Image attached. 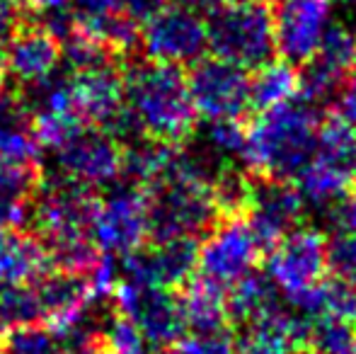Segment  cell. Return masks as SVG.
<instances>
[{"label":"cell","instance_id":"cell-14","mask_svg":"<svg viewBox=\"0 0 356 354\" xmlns=\"http://www.w3.org/2000/svg\"><path fill=\"white\" fill-rule=\"evenodd\" d=\"M197 238H168V241L143 243L138 250L124 257V272L129 282L175 291L197 272Z\"/></svg>","mask_w":356,"mask_h":354},{"label":"cell","instance_id":"cell-11","mask_svg":"<svg viewBox=\"0 0 356 354\" xmlns=\"http://www.w3.org/2000/svg\"><path fill=\"white\" fill-rule=\"evenodd\" d=\"M197 117L207 122L240 119L252 107V90L245 68L223 58H202L187 76Z\"/></svg>","mask_w":356,"mask_h":354},{"label":"cell","instance_id":"cell-1","mask_svg":"<svg viewBox=\"0 0 356 354\" xmlns=\"http://www.w3.org/2000/svg\"><path fill=\"white\" fill-rule=\"evenodd\" d=\"M124 97L138 131L160 143H182L194 131L197 109L182 68L158 61L124 71Z\"/></svg>","mask_w":356,"mask_h":354},{"label":"cell","instance_id":"cell-17","mask_svg":"<svg viewBox=\"0 0 356 354\" xmlns=\"http://www.w3.org/2000/svg\"><path fill=\"white\" fill-rule=\"evenodd\" d=\"M61 66V42L24 22L3 47V71L17 88L44 81Z\"/></svg>","mask_w":356,"mask_h":354},{"label":"cell","instance_id":"cell-30","mask_svg":"<svg viewBox=\"0 0 356 354\" xmlns=\"http://www.w3.org/2000/svg\"><path fill=\"white\" fill-rule=\"evenodd\" d=\"M24 22L44 29L61 44L78 32V15H75L71 0H27Z\"/></svg>","mask_w":356,"mask_h":354},{"label":"cell","instance_id":"cell-46","mask_svg":"<svg viewBox=\"0 0 356 354\" xmlns=\"http://www.w3.org/2000/svg\"><path fill=\"white\" fill-rule=\"evenodd\" d=\"M19 3H27V0H19Z\"/></svg>","mask_w":356,"mask_h":354},{"label":"cell","instance_id":"cell-31","mask_svg":"<svg viewBox=\"0 0 356 354\" xmlns=\"http://www.w3.org/2000/svg\"><path fill=\"white\" fill-rule=\"evenodd\" d=\"M102 340L112 354H155L153 345L145 340L143 332L129 318H124L117 308L104 325Z\"/></svg>","mask_w":356,"mask_h":354},{"label":"cell","instance_id":"cell-5","mask_svg":"<svg viewBox=\"0 0 356 354\" xmlns=\"http://www.w3.org/2000/svg\"><path fill=\"white\" fill-rule=\"evenodd\" d=\"M97 192L68 177H44L32 194L19 228L32 233L37 241H51L61 236H80L92 226L97 211Z\"/></svg>","mask_w":356,"mask_h":354},{"label":"cell","instance_id":"cell-43","mask_svg":"<svg viewBox=\"0 0 356 354\" xmlns=\"http://www.w3.org/2000/svg\"><path fill=\"white\" fill-rule=\"evenodd\" d=\"M0 73H3V47H0Z\"/></svg>","mask_w":356,"mask_h":354},{"label":"cell","instance_id":"cell-9","mask_svg":"<svg viewBox=\"0 0 356 354\" xmlns=\"http://www.w3.org/2000/svg\"><path fill=\"white\" fill-rule=\"evenodd\" d=\"M114 308L143 332L153 350H172L187 332L179 298L168 289L145 287L136 282H117L112 289Z\"/></svg>","mask_w":356,"mask_h":354},{"label":"cell","instance_id":"cell-33","mask_svg":"<svg viewBox=\"0 0 356 354\" xmlns=\"http://www.w3.org/2000/svg\"><path fill=\"white\" fill-rule=\"evenodd\" d=\"M172 354H235V335L228 325L187 330L172 347Z\"/></svg>","mask_w":356,"mask_h":354},{"label":"cell","instance_id":"cell-20","mask_svg":"<svg viewBox=\"0 0 356 354\" xmlns=\"http://www.w3.org/2000/svg\"><path fill=\"white\" fill-rule=\"evenodd\" d=\"M42 151L34 131V114L17 90L0 95V161L37 163Z\"/></svg>","mask_w":356,"mask_h":354},{"label":"cell","instance_id":"cell-41","mask_svg":"<svg viewBox=\"0 0 356 354\" xmlns=\"http://www.w3.org/2000/svg\"><path fill=\"white\" fill-rule=\"evenodd\" d=\"M61 354H112L109 347L104 345L102 337H92V340H83L75 342V345H68L66 350H61Z\"/></svg>","mask_w":356,"mask_h":354},{"label":"cell","instance_id":"cell-21","mask_svg":"<svg viewBox=\"0 0 356 354\" xmlns=\"http://www.w3.org/2000/svg\"><path fill=\"white\" fill-rule=\"evenodd\" d=\"M49 269L42 243L24 228H0V287L29 284Z\"/></svg>","mask_w":356,"mask_h":354},{"label":"cell","instance_id":"cell-38","mask_svg":"<svg viewBox=\"0 0 356 354\" xmlns=\"http://www.w3.org/2000/svg\"><path fill=\"white\" fill-rule=\"evenodd\" d=\"M75 15H78V24L88 22V19L107 17V15L122 13V0H71Z\"/></svg>","mask_w":356,"mask_h":354},{"label":"cell","instance_id":"cell-15","mask_svg":"<svg viewBox=\"0 0 356 354\" xmlns=\"http://www.w3.org/2000/svg\"><path fill=\"white\" fill-rule=\"evenodd\" d=\"M305 202L289 179H264L252 184L248 204V223L264 250H272L284 236L298 228Z\"/></svg>","mask_w":356,"mask_h":354},{"label":"cell","instance_id":"cell-34","mask_svg":"<svg viewBox=\"0 0 356 354\" xmlns=\"http://www.w3.org/2000/svg\"><path fill=\"white\" fill-rule=\"evenodd\" d=\"M245 141H248V129L240 124V119H220L209 122L207 131V148L216 158H243Z\"/></svg>","mask_w":356,"mask_h":354},{"label":"cell","instance_id":"cell-18","mask_svg":"<svg viewBox=\"0 0 356 354\" xmlns=\"http://www.w3.org/2000/svg\"><path fill=\"white\" fill-rule=\"evenodd\" d=\"M34 296H37L42 321L49 325H63L78 316L97 293L92 274L63 272V269H47L34 282H29Z\"/></svg>","mask_w":356,"mask_h":354},{"label":"cell","instance_id":"cell-25","mask_svg":"<svg viewBox=\"0 0 356 354\" xmlns=\"http://www.w3.org/2000/svg\"><path fill=\"white\" fill-rule=\"evenodd\" d=\"M179 306H182L187 330H211V328L228 325L225 291L199 277L184 289V293L179 296Z\"/></svg>","mask_w":356,"mask_h":354},{"label":"cell","instance_id":"cell-13","mask_svg":"<svg viewBox=\"0 0 356 354\" xmlns=\"http://www.w3.org/2000/svg\"><path fill=\"white\" fill-rule=\"evenodd\" d=\"M274 51L291 66H305L332 27L330 0H277Z\"/></svg>","mask_w":356,"mask_h":354},{"label":"cell","instance_id":"cell-32","mask_svg":"<svg viewBox=\"0 0 356 354\" xmlns=\"http://www.w3.org/2000/svg\"><path fill=\"white\" fill-rule=\"evenodd\" d=\"M252 184L235 170H223L213 177V202L223 216H240L250 204Z\"/></svg>","mask_w":356,"mask_h":354},{"label":"cell","instance_id":"cell-3","mask_svg":"<svg viewBox=\"0 0 356 354\" xmlns=\"http://www.w3.org/2000/svg\"><path fill=\"white\" fill-rule=\"evenodd\" d=\"M153 241L197 238L218 214L213 202V177L202 161L179 151L163 179L145 189Z\"/></svg>","mask_w":356,"mask_h":354},{"label":"cell","instance_id":"cell-23","mask_svg":"<svg viewBox=\"0 0 356 354\" xmlns=\"http://www.w3.org/2000/svg\"><path fill=\"white\" fill-rule=\"evenodd\" d=\"M42 179L44 172L37 163L0 161V228L22 226L27 204Z\"/></svg>","mask_w":356,"mask_h":354},{"label":"cell","instance_id":"cell-35","mask_svg":"<svg viewBox=\"0 0 356 354\" xmlns=\"http://www.w3.org/2000/svg\"><path fill=\"white\" fill-rule=\"evenodd\" d=\"M327 267L337 277L356 282V231L332 233L327 241Z\"/></svg>","mask_w":356,"mask_h":354},{"label":"cell","instance_id":"cell-29","mask_svg":"<svg viewBox=\"0 0 356 354\" xmlns=\"http://www.w3.org/2000/svg\"><path fill=\"white\" fill-rule=\"evenodd\" d=\"M61 335L49 323L8 328L0 337V354H61Z\"/></svg>","mask_w":356,"mask_h":354},{"label":"cell","instance_id":"cell-27","mask_svg":"<svg viewBox=\"0 0 356 354\" xmlns=\"http://www.w3.org/2000/svg\"><path fill=\"white\" fill-rule=\"evenodd\" d=\"M277 289L267 279V274H248L245 279H240L235 287H230L225 291V306H228V318L238 323H250L254 318L264 316L267 311H272L277 303Z\"/></svg>","mask_w":356,"mask_h":354},{"label":"cell","instance_id":"cell-4","mask_svg":"<svg viewBox=\"0 0 356 354\" xmlns=\"http://www.w3.org/2000/svg\"><path fill=\"white\" fill-rule=\"evenodd\" d=\"M209 49L240 68H259L274 56V15L267 0H228L207 22Z\"/></svg>","mask_w":356,"mask_h":354},{"label":"cell","instance_id":"cell-44","mask_svg":"<svg viewBox=\"0 0 356 354\" xmlns=\"http://www.w3.org/2000/svg\"><path fill=\"white\" fill-rule=\"evenodd\" d=\"M3 83H5V81H3V73H0V95H3V90H5V88H3Z\"/></svg>","mask_w":356,"mask_h":354},{"label":"cell","instance_id":"cell-7","mask_svg":"<svg viewBox=\"0 0 356 354\" xmlns=\"http://www.w3.org/2000/svg\"><path fill=\"white\" fill-rule=\"evenodd\" d=\"M90 236L104 255L127 257L138 250L150 236L145 189L136 184H112V189L99 197Z\"/></svg>","mask_w":356,"mask_h":354},{"label":"cell","instance_id":"cell-24","mask_svg":"<svg viewBox=\"0 0 356 354\" xmlns=\"http://www.w3.org/2000/svg\"><path fill=\"white\" fill-rule=\"evenodd\" d=\"M305 318H339L356 325V282L344 277H325L296 308Z\"/></svg>","mask_w":356,"mask_h":354},{"label":"cell","instance_id":"cell-37","mask_svg":"<svg viewBox=\"0 0 356 354\" xmlns=\"http://www.w3.org/2000/svg\"><path fill=\"white\" fill-rule=\"evenodd\" d=\"M24 24V3L19 0H0V47L10 42L15 32Z\"/></svg>","mask_w":356,"mask_h":354},{"label":"cell","instance_id":"cell-42","mask_svg":"<svg viewBox=\"0 0 356 354\" xmlns=\"http://www.w3.org/2000/svg\"><path fill=\"white\" fill-rule=\"evenodd\" d=\"M5 330H8V328H5V323H3V316H0V335H3Z\"/></svg>","mask_w":356,"mask_h":354},{"label":"cell","instance_id":"cell-12","mask_svg":"<svg viewBox=\"0 0 356 354\" xmlns=\"http://www.w3.org/2000/svg\"><path fill=\"white\" fill-rule=\"evenodd\" d=\"M56 175L85 187H112L124 172V146L97 127H83L54 151Z\"/></svg>","mask_w":356,"mask_h":354},{"label":"cell","instance_id":"cell-8","mask_svg":"<svg viewBox=\"0 0 356 354\" xmlns=\"http://www.w3.org/2000/svg\"><path fill=\"white\" fill-rule=\"evenodd\" d=\"M264 248L250 228L248 218L225 216L199 246V279L228 291L230 287L254 272Z\"/></svg>","mask_w":356,"mask_h":354},{"label":"cell","instance_id":"cell-10","mask_svg":"<svg viewBox=\"0 0 356 354\" xmlns=\"http://www.w3.org/2000/svg\"><path fill=\"white\" fill-rule=\"evenodd\" d=\"M141 49L148 61L168 66H194L209 49V32L202 15L177 5H163L148 22L141 24Z\"/></svg>","mask_w":356,"mask_h":354},{"label":"cell","instance_id":"cell-19","mask_svg":"<svg viewBox=\"0 0 356 354\" xmlns=\"http://www.w3.org/2000/svg\"><path fill=\"white\" fill-rule=\"evenodd\" d=\"M308 335V321L298 313L274 306L264 316L245 323L235 340V354H300Z\"/></svg>","mask_w":356,"mask_h":354},{"label":"cell","instance_id":"cell-2","mask_svg":"<svg viewBox=\"0 0 356 354\" xmlns=\"http://www.w3.org/2000/svg\"><path fill=\"white\" fill-rule=\"evenodd\" d=\"M318 131V109L305 99L264 109L248 129L243 161L264 179H296L315 156Z\"/></svg>","mask_w":356,"mask_h":354},{"label":"cell","instance_id":"cell-45","mask_svg":"<svg viewBox=\"0 0 356 354\" xmlns=\"http://www.w3.org/2000/svg\"><path fill=\"white\" fill-rule=\"evenodd\" d=\"M349 3H352V5H356V0H349Z\"/></svg>","mask_w":356,"mask_h":354},{"label":"cell","instance_id":"cell-16","mask_svg":"<svg viewBox=\"0 0 356 354\" xmlns=\"http://www.w3.org/2000/svg\"><path fill=\"white\" fill-rule=\"evenodd\" d=\"M356 71V32L344 24H332L320 44L318 54L300 73V95L305 102L318 104L339 92Z\"/></svg>","mask_w":356,"mask_h":354},{"label":"cell","instance_id":"cell-40","mask_svg":"<svg viewBox=\"0 0 356 354\" xmlns=\"http://www.w3.org/2000/svg\"><path fill=\"white\" fill-rule=\"evenodd\" d=\"M223 3H228V0H172V5L189 10L194 15H213Z\"/></svg>","mask_w":356,"mask_h":354},{"label":"cell","instance_id":"cell-36","mask_svg":"<svg viewBox=\"0 0 356 354\" xmlns=\"http://www.w3.org/2000/svg\"><path fill=\"white\" fill-rule=\"evenodd\" d=\"M325 226L330 228V233L356 231V194H347L325 209Z\"/></svg>","mask_w":356,"mask_h":354},{"label":"cell","instance_id":"cell-39","mask_svg":"<svg viewBox=\"0 0 356 354\" xmlns=\"http://www.w3.org/2000/svg\"><path fill=\"white\" fill-rule=\"evenodd\" d=\"M337 114L342 119H347L352 127H356V73L347 78L337 95Z\"/></svg>","mask_w":356,"mask_h":354},{"label":"cell","instance_id":"cell-28","mask_svg":"<svg viewBox=\"0 0 356 354\" xmlns=\"http://www.w3.org/2000/svg\"><path fill=\"white\" fill-rule=\"evenodd\" d=\"M308 335L305 347L310 354H356V325L339 318H305Z\"/></svg>","mask_w":356,"mask_h":354},{"label":"cell","instance_id":"cell-22","mask_svg":"<svg viewBox=\"0 0 356 354\" xmlns=\"http://www.w3.org/2000/svg\"><path fill=\"white\" fill-rule=\"evenodd\" d=\"M352 187H354L352 172L325 161L320 156L310 158L308 166L296 175V189L303 197L305 207L320 209V211L330 209L334 202H339L347 194H352Z\"/></svg>","mask_w":356,"mask_h":354},{"label":"cell","instance_id":"cell-26","mask_svg":"<svg viewBox=\"0 0 356 354\" xmlns=\"http://www.w3.org/2000/svg\"><path fill=\"white\" fill-rule=\"evenodd\" d=\"M252 90V107L259 112L279 107L300 95V73L286 61H267L250 78Z\"/></svg>","mask_w":356,"mask_h":354},{"label":"cell","instance_id":"cell-6","mask_svg":"<svg viewBox=\"0 0 356 354\" xmlns=\"http://www.w3.org/2000/svg\"><path fill=\"white\" fill-rule=\"evenodd\" d=\"M327 272V241L315 228H296L269 250L267 279L293 308Z\"/></svg>","mask_w":356,"mask_h":354}]
</instances>
